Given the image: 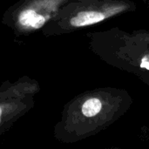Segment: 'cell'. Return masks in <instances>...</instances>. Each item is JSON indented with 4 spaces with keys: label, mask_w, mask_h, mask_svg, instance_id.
Instances as JSON below:
<instances>
[{
    "label": "cell",
    "mask_w": 149,
    "mask_h": 149,
    "mask_svg": "<svg viewBox=\"0 0 149 149\" xmlns=\"http://www.w3.org/2000/svg\"><path fill=\"white\" fill-rule=\"evenodd\" d=\"M91 50L107 65L137 77L149 86V31L118 26L89 33Z\"/></svg>",
    "instance_id": "cell-1"
},
{
    "label": "cell",
    "mask_w": 149,
    "mask_h": 149,
    "mask_svg": "<svg viewBox=\"0 0 149 149\" xmlns=\"http://www.w3.org/2000/svg\"><path fill=\"white\" fill-rule=\"evenodd\" d=\"M132 105L133 98L124 88L106 86L85 93L74 101L71 112L74 138H86L107 129Z\"/></svg>",
    "instance_id": "cell-2"
},
{
    "label": "cell",
    "mask_w": 149,
    "mask_h": 149,
    "mask_svg": "<svg viewBox=\"0 0 149 149\" xmlns=\"http://www.w3.org/2000/svg\"><path fill=\"white\" fill-rule=\"evenodd\" d=\"M136 10L137 4L134 0H71L65 28L74 31Z\"/></svg>",
    "instance_id": "cell-3"
},
{
    "label": "cell",
    "mask_w": 149,
    "mask_h": 149,
    "mask_svg": "<svg viewBox=\"0 0 149 149\" xmlns=\"http://www.w3.org/2000/svg\"><path fill=\"white\" fill-rule=\"evenodd\" d=\"M145 132H146V134L148 136L149 138V126L148 127H145Z\"/></svg>",
    "instance_id": "cell-4"
},
{
    "label": "cell",
    "mask_w": 149,
    "mask_h": 149,
    "mask_svg": "<svg viewBox=\"0 0 149 149\" xmlns=\"http://www.w3.org/2000/svg\"><path fill=\"white\" fill-rule=\"evenodd\" d=\"M143 3H145L146 4H149V0H141Z\"/></svg>",
    "instance_id": "cell-5"
},
{
    "label": "cell",
    "mask_w": 149,
    "mask_h": 149,
    "mask_svg": "<svg viewBox=\"0 0 149 149\" xmlns=\"http://www.w3.org/2000/svg\"><path fill=\"white\" fill-rule=\"evenodd\" d=\"M1 116H2V109L0 107V123H1Z\"/></svg>",
    "instance_id": "cell-6"
}]
</instances>
